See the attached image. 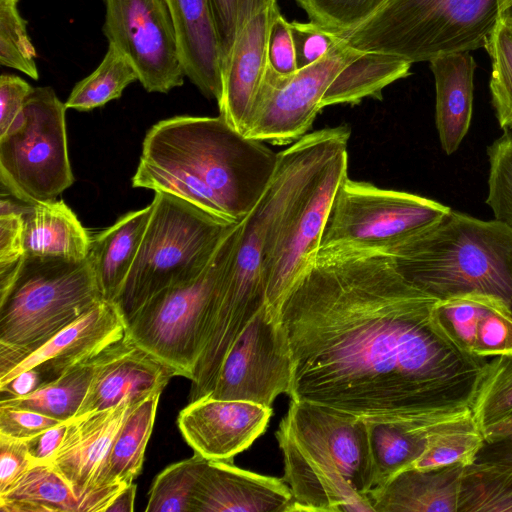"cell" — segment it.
Wrapping results in <instances>:
<instances>
[{"mask_svg": "<svg viewBox=\"0 0 512 512\" xmlns=\"http://www.w3.org/2000/svg\"><path fill=\"white\" fill-rule=\"evenodd\" d=\"M434 429L418 430L368 422L373 488L386 484L398 473L411 468L425 451L428 434Z\"/></svg>", "mask_w": 512, "mask_h": 512, "instance_id": "4dcf8cb0", "label": "cell"}, {"mask_svg": "<svg viewBox=\"0 0 512 512\" xmlns=\"http://www.w3.org/2000/svg\"><path fill=\"white\" fill-rule=\"evenodd\" d=\"M136 489L137 486L134 482L126 485L115 496L106 512H132L134 510Z\"/></svg>", "mask_w": 512, "mask_h": 512, "instance_id": "816d5d0a", "label": "cell"}, {"mask_svg": "<svg viewBox=\"0 0 512 512\" xmlns=\"http://www.w3.org/2000/svg\"><path fill=\"white\" fill-rule=\"evenodd\" d=\"M471 411L484 439L512 420V354L488 360Z\"/></svg>", "mask_w": 512, "mask_h": 512, "instance_id": "e575fe53", "label": "cell"}, {"mask_svg": "<svg viewBox=\"0 0 512 512\" xmlns=\"http://www.w3.org/2000/svg\"><path fill=\"white\" fill-rule=\"evenodd\" d=\"M103 300L88 257L25 256L0 290V377Z\"/></svg>", "mask_w": 512, "mask_h": 512, "instance_id": "8992f818", "label": "cell"}, {"mask_svg": "<svg viewBox=\"0 0 512 512\" xmlns=\"http://www.w3.org/2000/svg\"><path fill=\"white\" fill-rule=\"evenodd\" d=\"M59 423L62 421L35 411L0 405V435L28 441Z\"/></svg>", "mask_w": 512, "mask_h": 512, "instance_id": "f6af8a7d", "label": "cell"}, {"mask_svg": "<svg viewBox=\"0 0 512 512\" xmlns=\"http://www.w3.org/2000/svg\"><path fill=\"white\" fill-rule=\"evenodd\" d=\"M279 12L275 2L248 21L223 66L219 115L242 134L270 68L268 40Z\"/></svg>", "mask_w": 512, "mask_h": 512, "instance_id": "ffe728a7", "label": "cell"}, {"mask_svg": "<svg viewBox=\"0 0 512 512\" xmlns=\"http://www.w3.org/2000/svg\"><path fill=\"white\" fill-rule=\"evenodd\" d=\"M278 160L279 153L220 115L174 116L146 133L132 186L181 197L239 223L263 196Z\"/></svg>", "mask_w": 512, "mask_h": 512, "instance_id": "7a4b0ae2", "label": "cell"}, {"mask_svg": "<svg viewBox=\"0 0 512 512\" xmlns=\"http://www.w3.org/2000/svg\"><path fill=\"white\" fill-rule=\"evenodd\" d=\"M177 37L185 76L207 98L220 99L222 56L208 0H163Z\"/></svg>", "mask_w": 512, "mask_h": 512, "instance_id": "7402d4cb", "label": "cell"}, {"mask_svg": "<svg viewBox=\"0 0 512 512\" xmlns=\"http://www.w3.org/2000/svg\"><path fill=\"white\" fill-rule=\"evenodd\" d=\"M65 103L51 87H36L16 124L0 137V180L25 204L55 200L74 182Z\"/></svg>", "mask_w": 512, "mask_h": 512, "instance_id": "30bf717a", "label": "cell"}, {"mask_svg": "<svg viewBox=\"0 0 512 512\" xmlns=\"http://www.w3.org/2000/svg\"><path fill=\"white\" fill-rule=\"evenodd\" d=\"M34 88L19 76L2 74L0 77V137L21 118L26 101Z\"/></svg>", "mask_w": 512, "mask_h": 512, "instance_id": "7dc6e473", "label": "cell"}, {"mask_svg": "<svg viewBox=\"0 0 512 512\" xmlns=\"http://www.w3.org/2000/svg\"><path fill=\"white\" fill-rule=\"evenodd\" d=\"M67 424L68 421L59 423L26 441L34 463H50L52 461L62 442Z\"/></svg>", "mask_w": 512, "mask_h": 512, "instance_id": "681fc988", "label": "cell"}, {"mask_svg": "<svg viewBox=\"0 0 512 512\" xmlns=\"http://www.w3.org/2000/svg\"><path fill=\"white\" fill-rule=\"evenodd\" d=\"M152 205L121 216L112 226L91 237L88 259L103 299L114 303L140 248Z\"/></svg>", "mask_w": 512, "mask_h": 512, "instance_id": "d4e9b609", "label": "cell"}, {"mask_svg": "<svg viewBox=\"0 0 512 512\" xmlns=\"http://www.w3.org/2000/svg\"><path fill=\"white\" fill-rule=\"evenodd\" d=\"M275 2L277 0H208L221 51L222 70L247 22Z\"/></svg>", "mask_w": 512, "mask_h": 512, "instance_id": "7bdbcfd3", "label": "cell"}, {"mask_svg": "<svg viewBox=\"0 0 512 512\" xmlns=\"http://www.w3.org/2000/svg\"><path fill=\"white\" fill-rule=\"evenodd\" d=\"M1 195L0 201V290L6 288L17 274L24 258L25 207Z\"/></svg>", "mask_w": 512, "mask_h": 512, "instance_id": "b9f144b4", "label": "cell"}, {"mask_svg": "<svg viewBox=\"0 0 512 512\" xmlns=\"http://www.w3.org/2000/svg\"><path fill=\"white\" fill-rule=\"evenodd\" d=\"M238 223L194 280L166 288L125 320V335L178 376L192 379L203 344L217 284L230 259Z\"/></svg>", "mask_w": 512, "mask_h": 512, "instance_id": "9c48e42d", "label": "cell"}, {"mask_svg": "<svg viewBox=\"0 0 512 512\" xmlns=\"http://www.w3.org/2000/svg\"><path fill=\"white\" fill-rule=\"evenodd\" d=\"M346 176L347 148L335 154L308 186L282 232L269 267L265 294L266 308L277 321L288 291L319 248L332 199Z\"/></svg>", "mask_w": 512, "mask_h": 512, "instance_id": "9a60e30c", "label": "cell"}, {"mask_svg": "<svg viewBox=\"0 0 512 512\" xmlns=\"http://www.w3.org/2000/svg\"><path fill=\"white\" fill-rule=\"evenodd\" d=\"M451 208L346 176L332 199L319 248H383L439 222Z\"/></svg>", "mask_w": 512, "mask_h": 512, "instance_id": "8fae6325", "label": "cell"}, {"mask_svg": "<svg viewBox=\"0 0 512 512\" xmlns=\"http://www.w3.org/2000/svg\"><path fill=\"white\" fill-rule=\"evenodd\" d=\"M276 439L292 512H374L368 422L311 402L291 400Z\"/></svg>", "mask_w": 512, "mask_h": 512, "instance_id": "277c9868", "label": "cell"}, {"mask_svg": "<svg viewBox=\"0 0 512 512\" xmlns=\"http://www.w3.org/2000/svg\"><path fill=\"white\" fill-rule=\"evenodd\" d=\"M499 22L512 27V0L502 1Z\"/></svg>", "mask_w": 512, "mask_h": 512, "instance_id": "db71d44e", "label": "cell"}, {"mask_svg": "<svg viewBox=\"0 0 512 512\" xmlns=\"http://www.w3.org/2000/svg\"><path fill=\"white\" fill-rule=\"evenodd\" d=\"M436 91V127L442 149L454 153L468 132L473 106L476 63L469 52H458L429 61Z\"/></svg>", "mask_w": 512, "mask_h": 512, "instance_id": "cb8c5ba5", "label": "cell"}, {"mask_svg": "<svg viewBox=\"0 0 512 512\" xmlns=\"http://www.w3.org/2000/svg\"><path fill=\"white\" fill-rule=\"evenodd\" d=\"M271 414V407L207 395L189 402L177 423L195 453L211 460H233L264 433Z\"/></svg>", "mask_w": 512, "mask_h": 512, "instance_id": "e0dca14e", "label": "cell"}, {"mask_svg": "<svg viewBox=\"0 0 512 512\" xmlns=\"http://www.w3.org/2000/svg\"><path fill=\"white\" fill-rule=\"evenodd\" d=\"M94 358L27 395L2 399L0 405L35 411L62 422L69 421L76 417L86 396L93 377Z\"/></svg>", "mask_w": 512, "mask_h": 512, "instance_id": "f546056e", "label": "cell"}, {"mask_svg": "<svg viewBox=\"0 0 512 512\" xmlns=\"http://www.w3.org/2000/svg\"><path fill=\"white\" fill-rule=\"evenodd\" d=\"M347 126L307 133L279 152L274 176L261 199L238 223L233 251L217 285L206 349L225 355L265 305L271 260L300 198L339 151L348 148Z\"/></svg>", "mask_w": 512, "mask_h": 512, "instance_id": "3957f363", "label": "cell"}, {"mask_svg": "<svg viewBox=\"0 0 512 512\" xmlns=\"http://www.w3.org/2000/svg\"><path fill=\"white\" fill-rule=\"evenodd\" d=\"M379 249L407 281L438 300L480 294L512 310V227L501 221L450 209L433 226Z\"/></svg>", "mask_w": 512, "mask_h": 512, "instance_id": "5b68a950", "label": "cell"}, {"mask_svg": "<svg viewBox=\"0 0 512 512\" xmlns=\"http://www.w3.org/2000/svg\"><path fill=\"white\" fill-rule=\"evenodd\" d=\"M491 59L490 92L499 125L512 131V27L498 23L485 46Z\"/></svg>", "mask_w": 512, "mask_h": 512, "instance_id": "8d00e7d4", "label": "cell"}, {"mask_svg": "<svg viewBox=\"0 0 512 512\" xmlns=\"http://www.w3.org/2000/svg\"><path fill=\"white\" fill-rule=\"evenodd\" d=\"M2 512H99L98 503L79 498L50 463H33L0 492Z\"/></svg>", "mask_w": 512, "mask_h": 512, "instance_id": "4316f807", "label": "cell"}, {"mask_svg": "<svg viewBox=\"0 0 512 512\" xmlns=\"http://www.w3.org/2000/svg\"><path fill=\"white\" fill-rule=\"evenodd\" d=\"M161 393L150 394L130 409L112 445L105 478L107 486L130 484L140 474Z\"/></svg>", "mask_w": 512, "mask_h": 512, "instance_id": "f1b7e54d", "label": "cell"}, {"mask_svg": "<svg viewBox=\"0 0 512 512\" xmlns=\"http://www.w3.org/2000/svg\"><path fill=\"white\" fill-rule=\"evenodd\" d=\"M411 66L391 55L360 51L332 82L321 107L357 104L367 97L380 99L385 87L410 74Z\"/></svg>", "mask_w": 512, "mask_h": 512, "instance_id": "83f0119b", "label": "cell"}, {"mask_svg": "<svg viewBox=\"0 0 512 512\" xmlns=\"http://www.w3.org/2000/svg\"><path fill=\"white\" fill-rule=\"evenodd\" d=\"M489 177L486 203L495 219L512 227V131L488 148Z\"/></svg>", "mask_w": 512, "mask_h": 512, "instance_id": "60d3db41", "label": "cell"}, {"mask_svg": "<svg viewBox=\"0 0 512 512\" xmlns=\"http://www.w3.org/2000/svg\"><path fill=\"white\" fill-rule=\"evenodd\" d=\"M177 372L126 335L94 358L93 377L76 417L162 392Z\"/></svg>", "mask_w": 512, "mask_h": 512, "instance_id": "ac0fdd59", "label": "cell"}, {"mask_svg": "<svg viewBox=\"0 0 512 512\" xmlns=\"http://www.w3.org/2000/svg\"><path fill=\"white\" fill-rule=\"evenodd\" d=\"M17 4L18 0H0V64L37 80L35 48Z\"/></svg>", "mask_w": 512, "mask_h": 512, "instance_id": "74e56055", "label": "cell"}, {"mask_svg": "<svg viewBox=\"0 0 512 512\" xmlns=\"http://www.w3.org/2000/svg\"><path fill=\"white\" fill-rule=\"evenodd\" d=\"M125 332V319L116 304L103 300L1 376L0 385L29 369L38 373L42 384L50 382L93 359Z\"/></svg>", "mask_w": 512, "mask_h": 512, "instance_id": "d6986e66", "label": "cell"}, {"mask_svg": "<svg viewBox=\"0 0 512 512\" xmlns=\"http://www.w3.org/2000/svg\"><path fill=\"white\" fill-rule=\"evenodd\" d=\"M140 248L114 302L124 319L158 292L197 278L237 224L185 199L155 192Z\"/></svg>", "mask_w": 512, "mask_h": 512, "instance_id": "ba28073f", "label": "cell"}, {"mask_svg": "<svg viewBox=\"0 0 512 512\" xmlns=\"http://www.w3.org/2000/svg\"><path fill=\"white\" fill-rule=\"evenodd\" d=\"M104 1V35L132 63L144 89L168 93L182 86L186 76L164 1Z\"/></svg>", "mask_w": 512, "mask_h": 512, "instance_id": "4fadbf2b", "label": "cell"}, {"mask_svg": "<svg viewBox=\"0 0 512 512\" xmlns=\"http://www.w3.org/2000/svg\"><path fill=\"white\" fill-rule=\"evenodd\" d=\"M457 512H512V464L475 461L466 465Z\"/></svg>", "mask_w": 512, "mask_h": 512, "instance_id": "1f68e13d", "label": "cell"}, {"mask_svg": "<svg viewBox=\"0 0 512 512\" xmlns=\"http://www.w3.org/2000/svg\"><path fill=\"white\" fill-rule=\"evenodd\" d=\"M135 403H123L69 420L50 462L77 497L95 501L104 512L126 486H107L105 478L113 442Z\"/></svg>", "mask_w": 512, "mask_h": 512, "instance_id": "2e32d148", "label": "cell"}, {"mask_svg": "<svg viewBox=\"0 0 512 512\" xmlns=\"http://www.w3.org/2000/svg\"><path fill=\"white\" fill-rule=\"evenodd\" d=\"M512 354V310L496 297L486 296L475 327L473 355L492 358Z\"/></svg>", "mask_w": 512, "mask_h": 512, "instance_id": "ab89813d", "label": "cell"}, {"mask_svg": "<svg viewBox=\"0 0 512 512\" xmlns=\"http://www.w3.org/2000/svg\"><path fill=\"white\" fill-rule=\"evenodd\" d=\"M33 463L26 441L0 435V492Z\"/></svg>", "mask_w": 512, "mask_h": 512, "instance_id": "c3c4849f", "label": "cell"}, {"mask_svg": "<svg viewBox=\"0 0 512 512\" xmlns=\"http://www.w3.org/2000/svg\"><path fill=\"white\" fill-rule=\"evenodd\" d=\"M503 0H386L342 37L355 49L429 62L485 48Z\"/></svg>", "mask_w": 512, "mask_h": 512, "instance_id": "52a82bcc", "label": "cell"}, {"mask_svg": "<svg viewBox=\"0 0 512 512\" xmlns=\"http://www.w3.org/2000/svg\"><path fill=\"white\" fill-rule=\"evenodd\" d=\"M292 372L284 329L264 305L228 351L209 396L271 407L289 392Z\"/></svg>", "mask_w": 512, "mask_h": 512, "instance_id": "5bb4252c", "label": "cell"}, {"mask_svg": "<svg viewBox=\"0 0 512 512\" xmlns=\"http://www.w3.org/2000/svg\"><path fill=\"white\" fill-rule=\"evenodd\" d=\"M270 68L281 76H289L298 70L294 42L288 21L279 12L275 17L268 40Z\"/></svg>", "mask_w": 512, "mask_h": 512, "instance_id": "bcb514c9", "label": "cell"}, {"mask_svg": "<svg viewBox=\"0 0 512 512\" xmlns=\"http://www.w3.org/2000/svg\"><path fill=\"white\" fill-rule=\"evenodd\" d=\"M509 435H512V420L495 428L485 439V442H490Z\"/></svg>", "mask_w": 512, "mask_h": 512, "instance_id": "f5cc1de1", "label": "cell"}, {"mask_svg": "<svg viewBox=\"0 0 512 512\" xmlns=\"http://www.w3.org/2000/svg\"><path fill=\"white\" fill-rule=\"evenodd\" d=\"M437 301L381 249L318 248L280 308L293 361L287 395L418 430L472 414L490 358L444 334Z\"/></svg>", "mask_w": 512, "mask_h": 512, "instance_id": "6da1fadb", "label": "cell"}, {"mask_svg": "<svg viewBox=\"0 0 512 512\" xmlns=\"http://www.w3.org/2000/svg\"><path fill=\"white\" fill-rule=\"evenodd\" d=\"M207 458L195 453L173 463L154 479L148 494L147 512H192L193 497Z\"/></svg>", "mask_w": 512, "mask_h": 512, "instance_id": "d590c367", "label": "cell"}, {"mask_svg": "<svg viewBox=\"0 0 512 512\" xmlns=\"http://www.w3.org/2000/svg\"><path fill=\"white\" fill-rule=\"evenodd\" d=\"M135 81H139V77L132 63L109 43L98 67L74 86L65 106L77 111H91L120 98L123 90Z\"/></svg>", "mask_w": 512, "mask_h": 512, "instance_id": "d6a6232c", "label": "cell"}, {"mask_svg": "<svg viewBox=\"0 0 512 512\" xmlns=\"http://www.w3.org/2000/svg\"><path fill=\"white\" fill-rule=\"evenodd\" d=\"M25 256L81 261L91 236L62 200L26 204L23 210Z\"/></svg>", "mask_w": 512, "mask_h": 512, "instance_id": "484cf974", "label": "cell"}, {"mask_svg": "<svg viewBox=\"0 0 512 512\" xmlns=\"http://www.w3.org/2000/svg\"><path fill=\"white\" fill-rule=\"evenodd\" d=\"M475 461L512 464V435L485 442L478 452Z\"/></svg>", "mask_w": 512, "mask_h": 512, "instance_id": "f907efd6", "label": "cell"}, {"mask_svg": "<svg viewBox=\"0 0 512 512\" xmlns=\"http://www.w3.org/2000/svg\"><path fill=\"white\" fill-rule=\"evenodd\" d=\"M464 468L406 469L368 493L374 512H457Z\"/></svg>", "mask_w": 512, "mask_h": 512, "instance_id": "603a6c76", "label": "cell"}, {"mask_svg": "<svg viewBox=\"0 0 512 512\" xmlns=\"http://www.w3.org/2000/svg\"><path fill=\"white\" fill-rule=\"evenodd\" d=\"M282 478L241 469L232 460L208 459L199 477L192 512H292Z\"/></svg>", "mask_w": 512, "mask_h": 512, "instance_id": "44dd1931", "label": "cell"}, {"mask_svg": "<svg viewBox=\"0 0 512 512\" xmlns=\"http://www.w3.org/2000/svg\"><path fill=\"white\" fill-rule=\"evenodd\" d=\"M386 0H296L310 21L344 37L371 16Z\"/></svg>", "mask_w": 512, "mask_h": 512, "instance_id": "f35d334b", "label": "cell"}, {"mask_svg": "<svg viewBox=\"0 0 512 512\" xmlns=\"http://www.w3.org/2000/svg\"><path fill=\"white\" fill-rule=\"evenodd\" d=\"M485 439L472 414L439 425L428 434L426 449L411 468L430 469L454 464L469 465Z\"/></svg>", "mask_w": 512, "mask_h": 512, "instance_id": "836d02e7", "label": "cell"}, {"mask_svg": "<svg viewBox=\"0 0 512 512\" xmlns=\"http://www.w3.org/2000/svg\"><path fill=\"white\" fill-rule=\"evenodd\" d=\"M359 52L340 37L323 57L292 75L281 76L269 68L243 135L285 145L307 134L330 85Z\"/></svg>", "mask_w": 512, "mask_h": 512, "instance_id": "7c38bea8", "label": "cell"}, {"mask_svg": "<svg viewBox=\"0 0 512 512\" xmlns=\"http://www.w3.org/2000/svg\"><path fill=\"white\" fill-rule=\"evenodd\" d=\"M298 69L309 66L323 57L339 40L312 21H290Z\"/></svg>", "mask_w": 512, "mask_h": 512, "instance_id": "ee69618b", "label": "cell"}]
</instances>
